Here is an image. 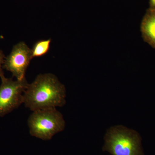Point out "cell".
Listing matches in <instances>:
<instances>
[{
  "label": "cell",
  "instance_id": "1",
  "mask_svg": "<svg viewBox=\"0 0 155 155\" xmlns=\"http://www.w3.org/2000/svg\"><path fill=\"white\" fill-rule=\"evenodd\" d=\"M65 85L51 73L41 74L28 84L23 95V104L32 112L62 107L66 104Z\"/></svg>",
  "mask_w": 155,
  "mask_h": 155
},
{
  "label": "cell",
  "instance_id": "2",
  "mask_svg": "<svg viewBox=\"0 0 155 155\" xmlns=\"http://www.w3.org/2000/svg\"><path fill=\"white\" fill-rule=\"evenodd\" d=\"M104 140L103 150L112 155H143L139 134L122 125L108 129Z\"/></svg>",
  "mask_w": 155,
  "mask_h": 155
},
{
  "label": "cell",
  "instance_id": "3",
  "mask_svg": "<svg viewBox=\"0 0 155 155\" xmlns=\"http://www.w3.org/2000/svg\"><path fill=\"white\" fill-rule=\"evenodd\" d=\"M30 135L43 140L51 139L63 131L66 122L62 114L56 108L33 111L27 120Z\"/></svg>",
  "mask_w": 155,
  "mask_h": 155
},
{
  "label": "cell",
  "instance_id": "4",
  "mask_svg": "<svg viewBox=\"0 0 155 155\" xmlns=\"http://www.w3.org/2000/svg\"><path fill=\"white\" fill-rule=\"evenodd\" d=\"M0 117L17 109L23 104V95L28 83L25 78L14 81L12 78L0 76Z\"/></svg>",
  "mask_w": 155,
  "mask_h": 155
},
{
  "label": "cell",
  "instance_id": "5",
  "mask_svg": "<svg viewBox=\"0 0 155 155\" xmlns=\"http://www.w3.org/2000/svg\"><path fill=\"white\" fill-rule=\"evenodd\" d=\"M32 59L31 49L24 42H20L5 58L3 68L11 72L17 80H22L25 78L26 69Z\"/></svg>",
  "mask_w": 155,
  "mask_h": 155
},
{
  "label": "cell",
  "instance_id": "6",
  "mask_svg": "<svg viewBox=\"0 0 155 155\" xmlns=\"http://www.w3.org/2000/svg\"><path fill=\"white\" fill-rule=\"evenodd\" d=\"M141 32L146 42L155 48V9L149 8L142 21Z\"/></svg>",
  "mask_w": 155,
  "mask_h": 155
},
{
  "label": "cell",
  "instance_id": "7",
  "mask_svg": "<svg viewBox=\"0 0 155 155\" xmlns=\"http://www.w3.org/2000/svg\"><path fill=\"white\" fill-rule=\"evenodd\" d=\"M51 41V39L50 38L36 41L31 49L32 58L42 57L46 54L49 51Z\"/></svg>",
  "mask_w": 155,
  "mask_h": 155
},
{
  "label": "cell",
  "instance_id": "8",
  "mask_svg": "<svg viewBox=\"0 0 155 155\" xmlns=\"http://www.w3.org/2000/svg\"><path fill=\"white\" fill-rule=\"evenodd\" d=\"M5 56L2 50H0V76L4 74L2 69L3 64L5 60Z\"/></svg>",
  "mask_w": 155,
  "mask_h": 155
},
{
  "label": "cell",
  "instance_id": "9",
  "mask_svg": "<svg viewBox=\"0 0 155 155\" xmlns=\"http://www.w3.org/2000/svg\"><path fill=\"white\" fill-rule=\"evenodd\" d=\"M149 8L155 9V0H150Z\"/></svg>",
  "mask_w": 155,
  "mask_h": 155
}]
</instances>
